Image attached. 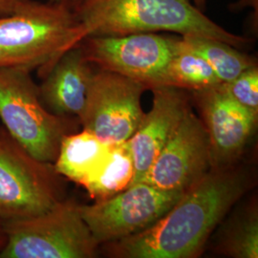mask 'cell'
<instances>
[{"instance_id": "6da1fadb", "label": "cell", "mask_w": 258, "mask_h": 258, "mask_svg": "<svg viewBox=\"0 0 258 258\" xmlns=\"http://www.w3.org/2000/svg\"><path fill=\"white\" fill-rule=\"evenodd\" d=\"M249 185L245 172L230 166L212 168L151 227L107 243L108 253L122 258L196 257Z\"/></svg>"}, {"instance_id": "7a4b0ae2", "label": "cell", "mask_w": 258, "mask_h": 258, "mask_svg": "<svg viewBox=\"0 0 258 258\" xmlns=\"http://www.w3.org/2000/svg\"><path fill=\"white\" fill-rule=\"evenodd\" d=\"M73 11L86 37L170 32L214 38L236 48L250 42L221 27L190 0H83Z\"/></svg>"}, {"instance_id": "3957f363", "label": "cell", "mask_w": 258, "mask_h": 258, "mask_svg": "<svg viewBox=\"0 0 258 258\" xmlns=\"http://www.w3.org/2000/svg\"><path fill=\"white\" fill-rule=\"evenodd\" d=\"M84 37L73 10L36 0L25 11L0 15V68L37 70L41 78Z\"/></svg>"}, {"instance_id": "277c9868", "label": "cell", "mask_w": 258, "mask_h": 258, "mask_svg": "<svg viewBox=\"0 0 258 258\" xmlns=\"http://www.w3.org/2000/svg\"><path fill=\"white\" fill-rule=\"evenodd\" d=\"M74 119L56 116L47 109L31 71L0 68V121L36 159L54 164L61 140L71 133Z\"/></svg>"}, {"instance_id": "5b68a950", "label": "cell", "mask_w": 258, "mask_h": 258, "mask_svg": "<svg viewBox=\"0 0 258 258\" xmlns=\"http://www.w3.org/2000/svg\"><path fill=\"white\" fill-rule=\"evenodd\" d=\"M80 205L60 200L38 215L4 222L1 258H92L99 244L83 220Z\"/></svg>"}, {"instance_id": "8992f818", "label": "cell", "mask_w": 258, "mask_h": 258, "mask_svg": "<svg viewBox=\"0 0 258 258\" xmlns=\"http://www.w3.org/2000/svg\"><path fill=\"white\" fill-rule=\"evenodd\" d=\"M53 164L31 155L0 125V220L25 219L61 200L60 180Z\"/></svg>"}, {"instance_id": "52a82bcc", "label": "cell", "mask_w": 258, "mask_h": 258, "mask_svg": "<svg viewBox=\"0 0 258 258\" xmlns=\"http://www.w3.org/2000/svg\"><path fill=\"white\" fill-rule=\"evenodd\" d=\"M178 39L157 33L90 36L83 38L81 46L97 69L126 77L151 90L162 86Z\"/></svg>"}, {"instance_id": "ba28073f", "label": "cell", "mask_w": 258, "mask_h": 258, "mask_svg": "<svg viewBox=\"0 0 258 258\" xmlns=\"http://www.w3.org/2000/svg\"><path fill=\"white\" fill-rule=\"evenodd\" d=\"M184 192L139 182L110 198L79 207L99 245L145 231L168 212Z\"/></svg>"}, {"instance_id": "9c48e42d", "label": "cell", "mask_w": 258, "mask_h": 258, "mask_svg": "<svg viewBox=\"0 0 258 258\" xmlns=\"http://www.w3.org/2000/svg\"><path fill=\"white\" fill-rule=\"evenodd\" d=\"M147 87L116 73L96 69L79 119L83 129L110 145L128 141L146 113L141 98Z\"/></svg>"}, {"instance_id": "30bf717a", "label": "cell", "mask_w": 258, "mask_h": 258, "mask_svg": "<svg viewBox=\"0 0 258 258\" xmlns=\"http://www.w3.org/2000/svg\"><path fill=\"white\" fill-rule=\"evenodd\" d=\"M212 169L208 132L202 120L188 108L141 182L184 192Z\"/></svg>"}, {"instance_id": "8fae6325", "label": "cell", "mask_w": 258, "mask_h": 258, "mask_svg": "<svg viewBox=\"0 0 258 258\" xmlns=\"http://www.w3.org/2000/svg\"><path fill=\"white\" fill-rule=\"evenodd\" d=\"M192 93L210 138L212 168L231 166L252 135L258 116L232 100L222 83Z\"/></svg>"}, {"instance_id": "7c38bea8", "label": "cell", "mask_w": 258, "mask_h": 258, "mask_svg": "<svg viewBox=\"0 0 258 258\" xmlns=\"http://www.w3.org/2000/svg\"><path fill=\"white\" fill-rule=\"evenodd\" d=\"M151 90L153 92L152 108L128 140L135 166L133 184L144 179L189 108L183 89L159 86Z\"/></svg>"}, {"instance_id": "4fadbf2b", "label": "cell", "mask_w": 258, "mask_h": 258, "mask_svg": "<svg viewBox=\"0 0 258 258\" xmlns=\"http://www.w3.org/2000/svg\"><path fill=\"white\" fill-rule=\"evenodd\" d=\"M95 70L81 43L66 51L41 77L38 90L44 106L56 116L79 120Z\"/></svg>"}, {"instance_id": "5bb4252c", "label": "cell", "mask_w": 258, "mask_h": 258, "mask_svg": "<svg viewBox=\"0 0 258 258\" xmlns=\"http://www.w3.org/2000/svg\"><path fill=\"white\" fill-rule=\"evenodd\" d=\"M112 146L85 129L68 133L61 140L53 164L55 172L82 185L102 165Z\"/></svg>"}, {"instance_id": "9a60e30c", "label": "cell", "mask_w": 258, "mask_h": 258, "mask_svg": "<svg viewBox=\"0 0 258 258\" xmlns=\"http://www.w3.org/2000/svg\"><path fill=\"white\" fill-rule=\"evenodd\" d=\"M135 166L128 141L115 144L100 167L82 184L96 201L110 198L133 184Z\"/></svg>"}, {"instance_id": "2e32d148", "label": "cell", "mask_w": 258, "mask_h": 258, "mask_svg": "<svg viewBox=\"0 0 258 258\" xmlns=\"http://www.w3.org/2000/svg\"><path fill=\"white\" fill-rule=\"evenodd\" d=\"M221 82L203 57L186 46L179 37L175 52L166 67L162 86L197 91Z\"/></svg>"}, {"instance_id": "e0dca14e", "label": "cell", "mask_w": 258, "mask_h": 258, "mask_svg": "<svg viewBox=\"0 0 258 258\" xmlns=\"http://www.w3.org/2000/svg\"><path fill=\"white\" fill-rule=\"evenodd\" d=\"M220 231L217 249L223 255L258 257V212L254 202L235 212Z\"/></svg>"}, {"instance_id": "ac0fdd59", "label": "cell", "mask_w": 258, "mask_h": 258, "mask_svg": "<svg viewBox=\"0 0 258 258\" xmlns=\"http://www.w3.org/2000/svg\"><path fill=\"white\" fill-rule=\"evenodd\" d=\"M181 37L186 46L211 65L221 83H229L246 69L257 64L255 58L241 53L236 47L221 40L196 36Z\"/></svg>"}, {"instance_id": "d6986e66", "label": "cell", "mask_w": 258, "mask_h": 258, "mask_svg": "<svg viewBox=\"0 0 258 258\" xmlns=\"http://www.w3.org/2000/svg\"><path fill=\"white\" fill-rule=\"evenodd\" d=\"M232 100L258 116V67L253 65L229 83H222Z\"/></svg>"}, {"instance_id": "ffe728a7", "label": "cell", "mask_w": 258, "mask_h": 258, "mask_svg": "<svg viewBox=\"0 0 258 258\" xmlns=\"http://www.w3.org/2000/svg\"><path fill=\"white\" fill-rule=\"evenodd\" d=\"M36 0H0V15L19 13L31 7Z\"/></svg>"}, {"instance_id": "44dd1931", "label": "cell", "mask_w": 258, "mask_h": 258, "mask_svg": "<svg viewBox=\"0 0 258 258\" xmlns=\"http://www.w3.org/2000/svg\"><path fill=\"white\" fill-rule=\"evenodd\" d=\"M46 1L62 4V5H64V6L70 8L71 10H74L83 2V0H46Z\"/></svg>"}, {"instance_id": "7402d4cb", "label": "cell", "mask_w": 258, "mask_h": 258, "mask_svg": "<svg viewBox=\"0 0 258 258\" xmlns=\"http://www.w3.org/2000/svg\"><path fill=\"white\" fill-rule=\"evenodd\" d=\"M194 4L198 8V9L204 11L206 8V4H207V0H192Z\"/></svg>"}, {"instance_id": "603a6c76", "label": "cell", "mask_w": 258, "mask_h": 258, "mask_svg": "<svg viewBox=\"0 0 258 258\" xmlns=\"http://www.w3.org/2000/svg\"><path fill=\"white\" fill-rule=\"evenodd\" d=\"M6 243V235L2 231H0V250L5 246Z\"/></svg>"}, {"instance_id": "cb8c5ba5", "label": "cell", "mask_w": 258, "mask_h": 258, "mask_svg": "<svg viewBox=\"0 0 258 258\" xmlns=\"http://www.w3.org/2000/svg\"><path fill=\"white\" fill-rule=\"evenodd\" d=\"M2 228H3V222L0 220V231H2Z\"/></svg>"}]
</instances>
